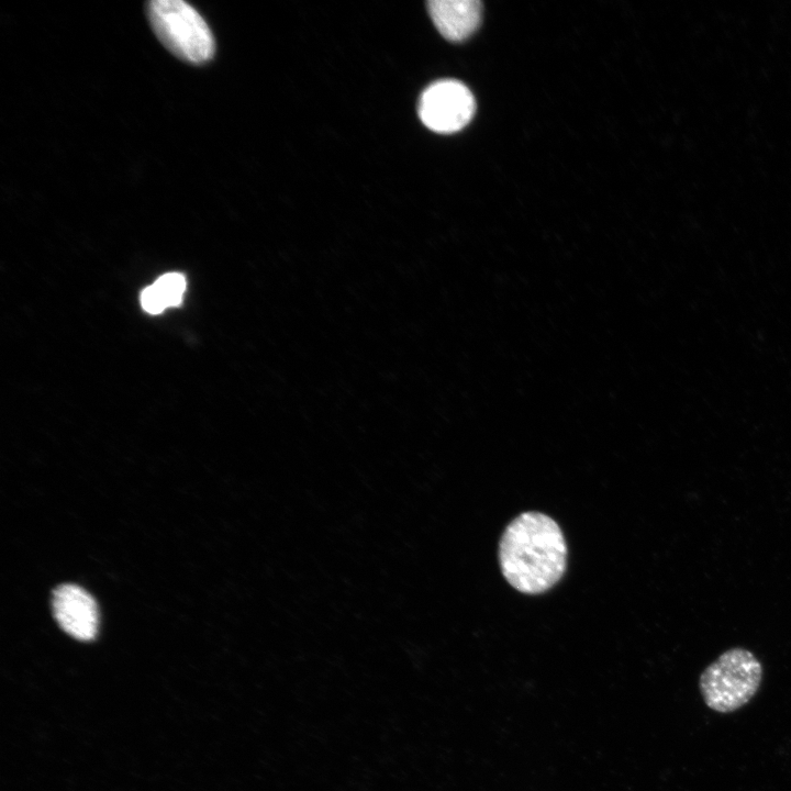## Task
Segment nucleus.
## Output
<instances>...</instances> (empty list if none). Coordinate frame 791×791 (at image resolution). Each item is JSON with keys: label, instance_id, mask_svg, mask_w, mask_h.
Wrapping results in <instances>:
<instances>
[{"label": "nucleus", "instance_id": "nucleus-8", "mask_svg": "<svg viewBox=\"0 0 791 791\" xmlns=\"http://www.w3.org/2000/svg\"><path fill=\"white\" fill-rule=\"evenodd\" d=\"M141 304L146 312L152 314H158L167 308L154 285L142 291Z\"/></svg>", "mask_w": 791, "mask_h": 791}, {"label": "nucleus", "instance_id": "nucleus-5", "mask_svg": "<svg viewBox=\"0 0 791 791\" xmlns=\"http://www.w3.org/2000/svg\"><path fill=\"white\" fill-rule=\"evenodd\" d=\"M53 614L60 628L79 640H91L98 630L93 598L81 587L65 583L53 592Z\"/></svg>", "mask_w": 791, "mask_h": 791}, {"label": "nucleus", "instance_id": "nucleus-7", "mask_svg": "<svg viewBox=\"0 0 791 791\" xmlns=\"http://www.w3.org/2000/svg\"><path fill=\"white\" fill-rule=\"evenodd\" d=\"M165 304L168 307L179 305L186 290V278L178 272H169L159 277L154 283Z\"/></svg>", "mask_w": 791, "mask_h": 791}, {"label": "nucleus", "instance_id": "nucleus-1", "mask_svg": "<svg viewBox=\"0 0 791 791\" xmlns=\"http://www.w3.org/2000/svg\"><path fill=\"white\" fill-rule=\"evenodd\" d=\"M503 577L517 591L539 594L562 577L567 545L559 525L539 512H524L504 530L499 545Z\"/></svg>", "mask_w": 791, "mask_h": 791}, {"label": "nucleus", "instance_id": "nucleus-3", "mask_svg": "<svg viewBox=\"0 0 791 791\" xmlns=\"http://www.w3.org/2000/svg\"><path fill=\"white\" fill-rule=\"evenodd\" d=\"M761 679L762 666L756 656L748 649L734 647L702 671L699 688L708 708L731 713L753 699Z\"/></svg>", "mask_w": 791, "mask_h": 791}, {"label": "nucleus", "instance_id": "nucleus-2", "mask_svg": "<svg viewBox=\"0 0 791 791\" xmlns=\"http://www.w3.org/2000/svg\"><path fill=\"white\" fill-rule=\"evenodd\" d=\"M146 15L160 43L177 58L191 65L212 59L215 43L207 22L182 0H152Z\"/></svg>", "mask_w": 791, "mask_h": 791}, {"label": "nucleus", "instance_id": "nucleus-4", "mask_svg": "<svg viewBox=\"0 0 791 791\" xmlns=\"http://www.w3.org/2000/svg\"><path fill=\"white\" fill-rule=\"evenodd\" d=\"M475 109L470 90L460 81L445 79L433 82L423 91L417 112L430 130L454 133L469 123Z\"/></svg>", "mask_w": 791, "mask_h": 791}, {"label": "nucleus", "instance_id": "nucleus-6", "mask_svg": "<svg viewBox=\"0 0 791 791\" xmlns=\"http://www.w3.org/2000/svg\"><path fill=\"white\" fill-rule=\"evenodd\" d=\"M427 10L438 32L449 41H463L478 27L482 4L478 0H432Z\"/></svg>", "mask_w": 791, "mask_h": 791}]
</instances>
